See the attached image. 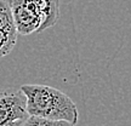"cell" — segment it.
Segmentation results:
<instances>
[{
	"mask_svg": "<svg viewBox=\"0 0 131 126\" xmlns=\"http://www.w3.org/2000/svg\"><path fill=\"white\" fill-rule=\"evenodd\" d=\"M26 97V108L29 117L49 120H64L73 125L78 122V108L75 103L62 91L39 84H27L21 86Z\"/></svg>",
	"mask_w": 131,
	"mask_h": 126,
	"instance_id": "6da1fadb",
	"label": "cell"
},
{
	"mask_svg": "<svg viewBox=\"0 0 131 126\" xmlns=\"http://www.w3.org/2000/svg\"><path fill=\"white\" fill-rule=\"evenodd\" d=\"M10 7L21 35L42 32L55 26L60 17V0H11Z\"/></svg>",
	"mask_w": 131,
	"mask_h": 126,
	"instance_id": "7a4b0ae2",
	"label": "cell"
},
{
	"mask_svg": "<svg viewBox=\"0 0 131 126\" xmlns=\"http://www.w3.org/2000/svg\"><path fill=\"white\" fill-rule=\"evenodd\" d=\"M28 117L26 97L21 90H0V126L23 122Z\"/></svg>",
	"mask_w": 131,
	"mask_h": 126,
	"instance_id": "3957f363",
	"label": "cell"
},
{
	"mask_svg": "<svg viewBox=\"0 0 131 126\" xmlns=\"http://www.w3.org/2000/svg\"><path fill=\"white\" fill-rule=\"evenodd\" d=\"M17 32L16 30H4L0 29V58L9 55L17 41Z\"/></svg>",
	"mask_w": 131,
	"mask_h": 126,
	"instance_id": "277c9868",
	"label": "cell"
},
{
	"mask_svg": "<svg viewBox=\"0 0 131 126\" xmlns=\"http://www.w3.org/2000/svg\"><path fill=\"white\" fill-rule=\"evenodd\" d=\"M0 29L16 30L11 7H10V3L6 1V0H0Z\"/></svg>",
	"mask_w": 131,
	"mask_h": 126,
	"instance_id": "5b68a950",
	"label": "cell"
},
{
	"mask_svg": "<svg viewBox=\"0 0 131 126\" xmlns=\"http://www.w3.org/2000/svg\"><path fill=\"white\" fill-rule=\"evenodd\" d=\"M22 126H75L64 120H49L37 117H28Z\"/></svg>",
	"mask_w": 131,
	"mask_h": 126,
	"instance_id": "8992f818",
	"label": "cell"
},
{
	"mask_svg": "<svg viewBox=\"0 0 131 126\" xmlns=\"http://www.w3.org/2000/svg\"><path fill=\"white\" fill-rule=\"evenodd\" d=\"M23 122H17V124H14V125H11V126H22V125H23Z\"/></svg>",
	"mask_w": 131,
	"mask_h": 126,
	"instance_id": "52a82bcc",
	"label": "cell"
},
{
	"mask_svg": "<svg viewBox=\"0 0 131 126\" xmlns=\"http://www.w3.org/2000/svg\"><path fill=\"white\" fill-rule=\"evenodd\" d=\"M6 1H9V3H10V1H11V0H6Z\"/></svg>",
	"mask_w": 131,
	"mask_h": 126,
	"instance_id": "ba28073f",
	"label": "cell"
}]
</instances>
